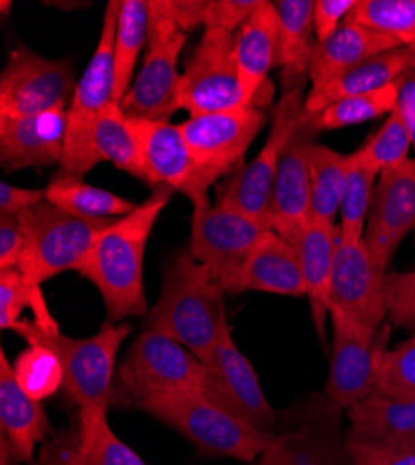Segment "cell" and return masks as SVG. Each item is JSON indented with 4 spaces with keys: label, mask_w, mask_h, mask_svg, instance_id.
Returning <instances> with one entry per match:
<instances>
[{
    "label": "cell",
    "mask_w": 415,
    "mask_h": 465,
    "mask_svg": "<svg viewBox=\"0 0 415 465\" xmlns=\"http://www.w3.org/2000/svg\"><path fill=\"white\" fill-rule=\"evenodd\" d=\"M172 198L161 188L131 214L114 220L99 232L77 272L99 291L110 322L145 317L149 307L143 291V255L157 220Z\"/></svg>",
    "instance_id": "6da1fadb"
},
{
    "label": "cell",
    "mask_w": 415,
    "mask_h": 465,
    "mask_svg": "<svg viewBox=\"0 0 415 465\" xmlns=\"http://www.w3.org/2000/svg\"><path fill=\"white\" fill-rule=\"evenodd\" d=\"M223 289L209 266L186 250L164 266L161 296L145 315V326L161 331L203 360L228 324L222 303Z\"/></svg>",
    "instance_id": "7a4b0ae2"
},
{
    "label": "cell",
    "mask_w": 415,
    "mask_h": 465,
    "mask_svg": "<svg viewBox=\"0 0 415 465\" xmlns=\"http://www.w3.org/2000/svg\"><path fill=\"white\" fill-rule=\"evenodd\" d=\"M14 331L26 344H44L56 352L64 367V393L79 410H108L114 404L116 358L133 333L131 324L106 321L95 335L83 339L67 337L62 331L47 333L26 321H21Z\"/></svg>",
    "instance_id": "3957f363"
},
{
    "label": "cell",
    "mask_w": 415,
    "mask_h": 465,
    "mask_svg": "<svg viewBox=\"0 0 415 465\" xmlns=\"http://www.w3.org/2000/svg\"><path fill=\"white\" fill-rule=\"evenodd\" d=\"M138 408L212 458L255 463L272 440V434L253 429L202 393L151 397Z\"/></svg>",
    "instance_id": "277c9868"
},
{
    "label": "cell",
    "mask_w": 415,
    "mask_h": 465,
    "mask_svg": "<svg viewBox=\"0 0 415 465\" xmlns=\"http://www.w3.org/2000/svg\"><path fill=\"white\" fill-rule=\"evenodd\" d=\"M120 10L122 0H110L106 5L97 47L65 110L67 129L60 170L79 177H84L101 163L95 151V129L108 104L116 101L114 42Z\"/></svg>",
    "instance_id": "5b68a950"
},
{
    "label": "cell",
    "mask_w": 415,
    "mask_h": 465,
    "mask_svg": "<svg viewBox=\"0 0 415 465\" xmlns=\"http://www.w3.org/2000/svg\"><path fill=\"white\" fill-rule=\"evenodd\" d=\"M267 124L259 106L191 115L179 124L194 161V177L184 190L193 207L209 205V188L225 175L241 170L246 151Z\"/></svg>",
    "instance_id": "8992f818"
},
{
    "label": "cell",
    "mask_w": 415,
    "mask_h": 465,
    "mask_svg": "<svg viewBox=\"0 0 415 465\" xmlns=\"http://www.w3.org/2000/svg\"><path fill=\"white\" fill-rule=\"evenodd\" d=\"M181 393L205 395L202 360L175 339L143 328L116 372L114 402L138 408L145 399Z\"/></svg>",
    "instance_id": "52a82bcc"
},
{
    "label": "cell",
    "mask_w": 415,
    "mask_h": 465,
    "mask_svg": "<svg viewBox=\"0 0 415 465\" xmlns=\"http://www.w3.org/2000/svg\"><path fill=\"white\" fill-rule=\"evenodd\" d=\"M112 222L114 220H88L71 214L45 200L19 214L25 250L17 268L35 287L67 270L77 272L99 232Z\"/></svg>",
    "instance_id": "ba28073f"
},
{
    "label": "cell",
    "mask_w": 415,
    "mask_h": 465,
    "mask_svg": "<svg viewBox=\"0 0 415 465\" xmlns=\"http://www.w3.org/2000/svg\"><path fill=\"white\" fill-rule=\"evenodd\" d=\"M280 415L274 432L255 465H356L341 426V408L326 393Z\"/></svg>",
    "instance_id": "9c48e42d"
},
{
    "label": "cell",
    "mask_w": 415,
    "mask_h": 465,
    "mask_svg": "<svg viewBox=\"0 0 415 465\" xmlns=\"http://www.w3.org/2000/svg\"><path fill=\"white\" fill-rule=\"evenodd\" d=\"M271 229L272 225L216 200L214 205L194 207L188 252L209 266L223 292H239L242 270Z\"/></svg>",
    "instance_id": "30bf717a"
},
{
    "label": "cell",
    "mask_w": 415,
    "mask_h": 465,
    "mask_svg": "<svg viewBox=\"0 0 415 465\" xmlns=\"http://www.w3.org/2000/svg\"><path fill=\"white\" fill-rule=\"evenodd\" d=\"M304 88L283 92L274 108L271 133L257 157L237 170L232 179L218 190V202L232 205L246 216L271 223L272 186L280 161L292 136L306 124L308 112L304 108Z\"/></svg>",
    "instance_id": "8fae6325"
},
{
    "label": "cell",
    "mask_w": 415,
    "mask_h": 465,
    "mask_svg": "<svg viewBox=\"0 0 415 465\" xmlns=\"http://www.w3.org/2000/svg\"><path fill=\"white\" fill-rule=\"evenodd\" d=\"M149 42L143 65L124 101L129 118L145 122H170L181 110L179 54L186 45V32L166 17L151 14Z\"/></svg>",
    "instance_id": "7c38bea8"
},
{
    "label": "cell",
    "mask_w": 415,
    "mask_h": 465,
    "mask_svg": "<svg viewBox=\"0 0 415 465\" xmlns=\"http://www.w3.org/2000/svg\"><path fill=\"white\" fill-rule=\"evenodd\" d=\"M181 110L191 115L252 106L246 101L235 62V34L207 28L181 73Z\"/></svg>",
    "instance_id": "4fadbf2b"
},
{
    "label": "cell",
    "mask_w": 415,
    "mask_h": 465,
    "mask_svg": "<svg viewBox=\"0 0 415 465\" xmlns=\"http://www.w3.org/2000/svg\"><path fill=\"white\" fill-rule=\"evenodd\" d=\"M202 363L207 399L261 432H278L280 415L262 391L253 365L237 346L230 322Z\"/></svg>",
    "instance_id": "5bb4252c"
},
{
    "label": "cell",
    "mask_w": 415,
    "mask_h": 465,
    "mask_svg": "<svg viewBox=\"0 0 415 465\" xmlns=\"http://www.w3.org/2000/svg\"><path fill=\"white\" fill-rule=\"evenodd\" d=\"M331 365L326 395L341 410L376 393V378L382 354L388 351V331L371 330L339 309H330Z\"/></svg>",
    "instance_id": "9a60e30c"
},
{
    "label": "cell",
    "mask_w": 415,
    "mask_h": 465,
    "mask_svg": "<svg viewBox=\"0 0 415 465\" xmlns=\"http://www.w3.org/2000/svg\"><path fill=\"white\" fill-rule=\"evenodd\" d=\"M77 83L69 62L49 60L28 47L14 49L0 73V115L25 118L65 108Z\"/></svg>",
    "instance_id": "2e32d148"
},
{
    "label": "cell",
    "mask_w": 415,
    "mask_h": 465,
    "mask_svg": "<svg viewBox=\"0 0 415 465\" xmlns=\"http://www.w3.org/2000/svg\"><path fill=\"white\" fill-rule=\"evenodd\" d=\"M384 280L386 272L374 264L363 239L337 237L330 309H339L371 330H380L388 321Z\"/></svg>",
    "instance_id": "e0dca14e"
},
{
    "label": "cell",
    "mask_w": 415,
    "mask_h": 465,
    "mask_svg": "<svg viewBox=\"0 0 415 465\" xmlns=\"http://www.w3.org/2000/svg\"><path fill=\"white\" fill-rule=\"evenodd\" d=\"M411 231H415V157L380 173L374 188L363 242L382 272Z\"/></svg>",
    "instance_id": "ac0fdd59"
},
{
    "label": "cell",
    "mask_w": 415,
    "mask_h": 465,
    "mask_svg": "<svg viewBox=\"0 0 415 465\" xmlns=\"http://www.w3.org/2000/svg\"><path fill=\"white\" fill-rule=\"evenodd\" d=\"M313 138L315 134L306 127V124L300 127L283 153L272 186L271 223L278 235L292 246L301 235V231L313 220L310 170V149L315 143Z\"/></svg>",
    "instance_id": "d6986e66"
},
{
    "label": "cell",
    "mask_w": 415,
    "mask_h": 465,
    "mask_svg": "<svg viewBox=\"0 0 415 465\" xmlns=\"http://www.w3.org/2000/svg\"><path fill=\"white\" fill-rule=\"evenodd\" d=\"M67 108L8 118L0 115V163L8 172L60 164L65 147Z\"/></svg>",
    "instance_id": "ffe728a7"
},
{
    "label": "cell",
    "mask_w": 415,
    "mask_h": 465,
    "mask_svg": "<svg viewBox=\"0 0 415 465\" xmlns=\"http://www.w3.org/2000/svg\"><path fill=\"white\" fill-rule=\"evenodd\" d=\"M140 136L145 184L151 188L181 192L194 177V161L179 125L170 122L134 120Z\"/></svg>",
    "instance_id": "44dd1931"
},
{
    "label": "cell",
    "mask_w": 415,
    "mask_h": 465,
    "mask_svg": "<svg viewBox=\"0 0 415 465\" xmlns=\"http://www.w3.org/2000/svg\"><path fill=\"white\" fill-rule=\"evenodd\" d=\"M278 42L276 5L261 0L235 34V62L246 101L252 106H255L262 84H267L269 73L278 65Z\"/></svg>",
    "instance_id": "7402d4cb"
},
{
    "label": "cell",
    "mask_w": 415,
    "mask_h": 465,
    "mask_svg": "<svg viewBox=\"0 0 415 465\" xmlns=\"http://www.w3.org/2000/svg\"><path fill=\"white\" fill-rule=\"evenodd\" d=\"M0 426L12 458L19 461H32L35 447L49 430L44 402L30 399L21 390L5 351L0 352Z\"/></svg>",
    "instance_id": "603a6c76"
},
{
    "label": "cell",
    "mask_w": 415,
    "mask_h": 465,
    "mask_svg": "<svg viewBox=\"0 0 415 465\" xmlns=\"http://www.w3.org/2000/svg\"><path fill=\"white\" fill-rule=\"evenodd\" d=\"M337 237V225L311 220L294 242L310 300L311 321L322 344H326V324L330 321V285Z\"/></svg>",
    "instance_id": "cb8c5ba5"
},
{
    "label": "cell",
    "mask_w": 415,
    "mask_h": 465,
    "mask_svg": "<svg viewBox=\"0 0 415 465\" xmlns=\"http://www.w3.org/2000/svg\"><path fill=\"white\" fill-rule=\"evenodd\" d=\"M106 413V408L79 410L77 436L53 447L47 465H147L112 432Z\"/></svg>",
    "instance_id": "d4e9b609"
},
{
    "label": "cell",
    "mask_w": 415,
    "mask_h": 465,
    "mask_svg": "<svg viewBox=\"0 0 415 465\" xmlns=\"http://www.w3.org/2000/svg\"><path fill=\"white\" fill-rule=\"evenodd\" d=\"M399 47L400 45L390 37L347 19L326 42L315 45L308 76L311 81L310 90H319L330 84L337 76H341L374 54Z\"/></svg>",
    "instance_id": "484cf974"
},
{
    "label": "cell",
    "mask_w": 415,
    "mask_h": 465,
    "mask_svg": "<svg viewBox=\"0 0 415 465\" xmlns=\"http://www.w3.org/2000/svg\"><path fill=\"white\" fill-rule=\"evenodd\" d=\"M257 291L280 296H306V283L296 248L274 229L261 239L239 282V292Z\"/></svg>",
    "instance_id": "4316f807"
},
{
    "label": "cell",
    "mask_w": 415,
    "mask_h": 465,
    "mask_svg": "<svg viewBox=\"0 0 415 465\" xmlns=\"http://www.w3.org/2000/svg\"><path fill=\"white\" fill-rule=\"evenodd\" d=\"M278 12V65L282 67L283 92L304 88L317 45L313 8L315 0H280Z\"/></svg>",
    "instance_id": "83f0119b"
},
{
    "label": "cell",
    "mask_w": 415,
    "mask_h": 465,
    "mask_svg": "<svg viewBox=\"0 0 415 465\" xmlns=\"http://www.w3.org/2000/svg\"><path fill=\"white\" fill-rule=\"evenodd\" d=\"M413 64V53L410 47H399L374 54L356 67L337 76L330 84L310 90L304 101V108L310 114H317L335 101H341L354 95L371 94L390 84H395L399 76Z\"/></svg>",
    "instance_id": "f1b7e54d"
},
{
    "label": "cell",
    "mask_w": 415,
    "mask_h": 465,
    "mask_svg": "<svg viewBox=\"0 0 415 465\" xmlns=\"http://www.w3.org/2000/svg\"><path fill=\"white\" fill-rule=\"evenodd\" d=\"M47 202L88 220H120L138 207L118 193L88 184L83 177L62 170L47 184Z\"/></svg>",
    "instance_id": "f546056e"
},
{
    "label": "cell",
    "mask_w": 415,
    "mask_h": 465,
    "mask_svg": "<svg viewBox=\"0 0 415 465\" xmlns=\"http://www.w3.org/2000/svg\"><path fill=\"white\" fill-rule=\"evenodd\" d=\"M351 434L367 440H415V401L371 395L347 410Z\"/></svg>",
    "instance_id": "4dcf8cb0"
},
{
    "label": "cell",
    "mask_w": 415,
    "mask_h": 465,
    "mask_svg": "<svg viewBox=\"0 0 415 465\" xmlns=\"http://www.w3.org/2000/svg\"><path fill=\"white\" fill-rule=\"evenodd\" d=\"M95 151L99 161L114 164L118 170L145 181L142 145L134 122L120 103H110L95 129Z\"/></svg>",
    "instance_id": "1f68e13d"
},
{
    "label": "cell",
    "mask_w": 415,
    "mask_h": 465,
    "mask_svg": "<svg viewBox=\"0 0 415 465\" xmlns=\"http://www.w3.org/2000/svg\"><path fill=\"white\" fill-rule=\"evenodd\" d=\"M149 5L147 0H122L118 30L114 42V99L122 103L133 86L134 67L145 44L149 42Z\"/></svg>",
    "instance_id": "d6a6232c"
},
{
    "label": "cell",
    "mask_w": 415,
    "mask_h": 465,
    "mask_svg": "<svg viewBox=\"0 0 415 465\" xmlns=\"http://www.w3.org/2000/svg\"><path fill=\"white\" fill-rule=\"evenodd\" d=\"M311 170V214L317 222L337 225L339 207L349 172V154L337 153L328 145L313 143L310 149Z\"/></svg>",
    "instance_id": "836d02e7"
},
{
    "label": "cell",
    "mask_w": 415,
    "mask_h": 465,
    "mask_svg": "<svg viewBox=\"0 0 415 465\" xmlns=\"http://www.w3.org/2000/svg\"><path fill=\"white\" fill-rule=\"evenodd\" d=\"M30 309L34 326L47 333H58V322L53 319L42 287H35L25 280L21 270H0V328L12 330L23 321V312Z\"/></svg>",
    "instance_id": "e575fe53"
},
{
    "label": "cell",
    "mask_w": 415,
    "mask_h": 465,
    "mask_svg": "<svg viewBox=\"0 0 415 465\" xmlns=\"http://www.w3.org/2000/svg\"><path fill=\"white\" fill-rule=\"evenodd\" d=\"M397 101V86L390 84L371 94L347 97L341 101H335L333 104L326 106L317 114H310L306 127L319 134L322 131H337L347 129L360 124L372 122L382 115H390L395 110Z\"/></svg>",
    "instance_id": "d590c367"
},
{
    "label": "cell",
    "mask_w": 415,
    "mask_h": 465,
    "mask_svg": "<svg viewBox=\"0 0 415 465\" xmlns=\"http://www.w3.org/2000/svg\"><path fill=\"white\" fill-rule=\"evenodd\" d=\"M380 173L367 166L356 151L349 154V172L347 183L341 198V207H339V222L337 229L339 235L345 239H363L367 218L374 196L376 183H379Z\"/></svg>",
    "instance_id": "8d00e7d4"
},
{
    "label": "cell",
    "mask_w": 415,
    "mask_h": 465,
    "mask_svg": "<svg viewBox=\"0 0 415 465\" xmlns=\"http://www.w3.org/2000/svg\"><path fill=\"white\" fill-rule=\"evenodd\" d=\"M347 19L390 37L400 47L415 44V0H356Z\"/></svg>",
    "instance_id": "74e56055"
},
{
    "label": "cell",
    "mask_w": 415,
    "mask_h": 465,
    "mask_svg": "<svg viewBox=\"0 0 415 465\" xmlns=\"http://www.w3.org/2000/svg\"><path fill=\"white\" fill-rule=\"evenodd\" d=\"M12 367L21 390L37 402L51 399L64 387L62 361L54 351L44 344H28Z\"/></svg>",
    "instance_id": "f35d334b"
},
{
    "label": "cell",
    "mask_w": 415,
    "mask_h": 465,
    "mask_svg": "<svg viewBox=\"0 0 415 465\" xmlns=\"http://www.w3.org/2000/svg\"><path fill=\"white\" fill-rule=\"evenodd\" d=\"M411 147L413 143L410 133L400 120V115L393 110L386 118L384 125L356 151V154L374 172L384 173L408 163L411 159Z\"/></svg>",
    "instance_id": "ab89813d"
},
{
    "label": "cell",
    "mask_w": 415,
    "mask_h": 465,
    "mask_svg": "<svg viewBox=\"0 0 415 465\" xmlns=\"http://www.w3.org/2000/svg\"><path fill=\"white\" fill-rule=\"evenodd\" d=\"M374 395L415 401V335L382 354Z\"/></svg>",
    "instance_id": "60d3db41"
},
{
    "label": "cell",
    "mask_w": 415,
    "mask_h": 465,
    "mask_svg": "<svg viewBox=\"0 0 415 465\" xmlns=\"http://www.w3.org/2000/svg\"><path fill=\"white\" fill-rule=\"evenodd\" d=\"M356 465H415V440H367L347 432Z\"/></svg>",
    "instance_id": "b9f144b4"
},
{
    "label": "cell",
    "mask_w": 415,
    "mask_h": 465,
    "mask_svg": "<svg viewBox=\"0 0 415 465\" xmlns=\"http://www.w3.org/2000/svg\"><path fill=\"white\" fill-rule=\"evenodd\" d=\"M384 298L388 321L415 333V270L386 274Z\"/></svg>",
    "instance_id": "7bdbcfd3"
},
{
    "label": "cell",
    "mask_w": 415,
    "mask_h": 465,
    "mask_svg": "<svg viewBox=\"0 0 415 465\" xmlns=\"http://www.w3.org/2000/svg\"><path fill=\"white\" fill-rule=\"evenodd\" d=\"M149 12L166 17L183 32H191L205 25L209 0H147Z\"/></svg>",
    "instance_id": "ee69618b"
},
{
    "label": "cell",
    "mask_w": 415,
    "mask_h": 465,
    "mask_svg": "<svg viewBox=\"0 0 415 465\" xmlns=\"http://www.w3.org/2000/svg\"><path fill=\"white\" fill-rule=\"evenodd\" d=\"M261 0H209L205 30L218 28L225 32H235L253 14Z\"/></svg>",
    "instance_id": "f6af8a7d"
},
{
    "label": "cell",
    "mask_w": 415,
    "mask_h": 465,
    "mask_svg": "<svg viewBox=\"0 0 415 465\" xmlns=\"http://www.w3.org/2000/svg\"><path fill=\"white\" fill-rule=\"evenodd\" d=\"M356 6V0H315L313 26L317 44L326 42L347 21Z\"/></svg>",
    "instance_id": "bcb514c9"
},
{
    "label": "cell",
    "mask_w": 415,
    "mask_h": 465,
    "mask_svg": "<svg viewBox=\"0 0 415 465\" xmlns=\"http://www.w3.org/2000/svg\"><path fill=\"white\" fill-rule=\"evenodd\" d=\"M47 200V188H21L0 183V216H19Z\"/></svg>",
    "instance_id": "7dc6e473"
},
{
    "label": "cell",
    "mask_w": 415,
    "mask_h": 465,
    "mask_svg": "<svg viewBox=\"0 0 415 465\" xmlns=\"http://www.w3.org/2000/svg\"><path fill=\"white\" fill-rule=\"evenodd\" d=\"M25 250V235L19 216H0V270L19 266Z\"/></svg>",
    "instance_id": "c3c4849f"
},
{
    "label": "cell",
    "mask_w": 415,
    "mask_h": 465,
    "mask_svg": "<svg viewBox=\"0 0 415 465\" xmlns=\"http://www.w3.org/2000/svg\"><path fill=\"white\" fill-rule=\"evenodd\" d=\"M395 86H397L395 112L404 122L415 149V58H413V64L399 76Z\"/></svg>",
    "instance_id": "681fc988"
},
{
    "label": "cell",
    "mask_w": 415,
    "mask_h": 465,
    "mask_svg": "<svg viewBox=\"0 0 415 465\" xmlns=\"http://www.w3.org/2000/svg\"><path fill=\"white\" fill-rule=\"evenodd\" d=\"M12 5L8 3V0H3V14H6L8 12V8H10Z\"/></svg>",
    "instance_id": "f907efd6"
},
{
    "label": "cell",
    "mask_w": 415,
    "mask_h": 465,
    "mask_svg": "<svg viewBox=\"0 0 415 465\" xmlns=\"http://www.w3.org/2000/svg\"><path fill=\"white\" fill-rule=\"evenodd\" d=\"M413 232H415V231H413Z\"/></svg>",
    "instance_id": "816d5d0a"
}]
</instances>
